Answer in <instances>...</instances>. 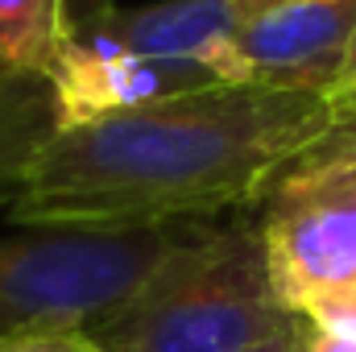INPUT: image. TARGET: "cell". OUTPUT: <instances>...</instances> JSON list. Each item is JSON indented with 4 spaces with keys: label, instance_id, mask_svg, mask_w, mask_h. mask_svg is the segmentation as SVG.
<instances>
[{
    "label": "cell",
    "instance_id": "obj_4",
    "mask_svg": "<svg viewBox=\"0 0 356 352\" xmlns=\"http://www.w3.org/2000/svg\"><path fill=\"white\" fill-rule=\"evenodd\" d=\"M286 311L336 286H356V133L344 120L269 182L253 207Z\"/></svg>",
    "mask_w": 356,
    "mask_h": 352
},
{
    "label": "cell",
    "instance_id": "obj_11",
    "mask_svg": "<svg viewBox=\"0 0 356 352\" xmlns=\"http://www.w3.org/2000/svg\"><path fill=\"white\" fill-rule=\"evenodd\" d=\"M116 8H120L116 0H63V17H67V29H71V33L99 25V21L112 17Z\"/></svg>",
    "mask_w": 356,
    "mask_h": 352
},
{
    "label": "cell",
    "instance_id": "obj_7",
    "mask_svg": "<svg viewBox=\"0 0 356 352\" xmlns=\"http://www.w3.org/2000/svg\"><path fill=\"white\" fill-rule=\"evenodd\" d=\"M54 88V108H58V129L83 125L95 116L137 108L149 99H162L170 91L207 88L195 75H182L175 67H158L149 58H137L95 33H71L54 71L46 75Z\"/></svg>",
    "mask_w": 356,
    "mask_h": 352
},
{
    "label": "cell",
    "instance_id": "obj_3",
    "mask_svg": "<svg viewBox=\"0 0 356 352\" xmlns=\"http://www.w3.org/2000/svg\"><path fill=\"white\" fill-rule=\"evenodd\" d=\"M166 228L50 232L0 228V340L91 332L166 253Z\"/></svg>",
    "mask_w": 356,
    "mask_h": 352
},
{
    "label": "cell",
    "instance_id": "obj_14",
    "mask_svg": "<svg viewBox=\"0 0 356 352\" xmlns=\"http://www.w3.org/2000/svg\"><path fill=\"white\" fill-rule=\"evenodd\" d=\"M302 332H307V319L298 315V319H294V323H290V328H286L282 336L266 340V344H261L257 352H298V349H302Z\"/></svg>",
    "mask_w": 356,
    "mask_h": 352
},
{
    "label": "cell",
    "instance_id": "obj_16",
    "mask_svg": "<svg viewBox=\"0 0 356 352\" xmlns=\"http://www.w3.org/2000/svg\"><path fill=\"white\" fill-rule=\"evenodd\" d=\"M273 4H282V0H236V13H241V21H249V17H257V13H266Z\"/></svg>",
    "mask_w": 356,
    "mask_h": 352
},
{
    "label": "cell",
    "instance_id": "obj_1",
    "mask_svg": "<svg viewBox=\"0 0 356 352\" xmlns=\"http://www.w3.org/2000/svg\"><path fill=\"white\" fill-rule=\"evenodd\" d=\"M327 91L207 83L58 129L8 228L141 232L253 211L269 182L344 125Z\"/></svg>",
    "mask_w": 356,
    "mask_h": 352
},
{
    "label": "cell",
    "instance_id": "obj_5",
    "mask_svg": "<svg viewBox=\"0 0 356 352\" xmlns=\"http://www.w3.org/2000/svg\"><path fill=\"white\" fill-rule=\"evenodd\" d=\"M356 42V0H282L241 21V83L332 91Z\"/></svg>",
    "mask_w": 356,
    "mask_h": 352
},
{
    "label": "cell",
    "instance_id": "obj_8",
    "mask_svg": "<svg viewBox=\"0 0 356 352\" xmlns=\"http://www.w3.org/2000/svg\"><path fill=\"white\" fill-rule=\"evenodd\" d=\"M58 133L54 88L46 75L0 71V207L8 211L25 186L29 162Z\"/></svg>",
    "mask_w": 356,
    "mask_h": 352
},
{
    "label": "cell",
    "instance_id": "obj_13",
    "mask_svg": "<svg viewBox=\"0 0 356 352\" xmlns=\"http://www.w3.org/2000/svg\"><path fill=\"white\" fill-rule=\"evenodd\" d=\"M50 352H112L104 349V344H95L88 332H71V336H50V340H42Z\"/></svg>",
    "mask_w": 356,
    "mask_h": 352
},
{
    "label": "cell",
    "instance_id": "obj_18",
    "mask_svg": "<svg viewBox=\"0 0 356 352\" xmlns=\"http://www.w3.org/2000/svg\"><path fill=\"white\" fill-rule=\"evenodd\" d=\"M348 125H353V133H356V116H353V120H348Z\"/></svg>",
    "mask_w": 356,
    "mask_h": 352
},
{
    "label": "cell",
    "instance_id": "obj_12",
    "mask_svg": "<svg viewBox=\"0 0 356 352\" xmlns=\"http://www.w3.org/2000/svg\"><path fill=\"white\" fill-rule=\"evenodd\" d=\"M340 108H344V116L353 120L356 116V42H353V50H348V58H344V71H340V79L332 83V91H327Z\"/></svg>",
    "mask_w": 356,
    "mask_h": 352
},
{
    "label": "cell",
    "instance_id": "obj_10",
    "mask_svg": "<svg viewBox=\"0 0 356 352\" xmlns=\"http://www.w3.org/2000/svg\"><path fill=\"white\" fill-rule=\"evenodd\" d=\"M298 315L315 332H323L332 340H344V344H356V286H336V290L311 294L298 307Z\"/></svg>",
    "mask_w": 356,
    "mask_h": 352
},
{
    "label": "cell",
    "instance_id": "obj_6",
    "mask_svg": "<svg viewBox=\"0 0 356 352\" xmlns=\"http://www.w3.org/2000/svg\"><path fill=\"white\" fill-rule=\"evenodd\" d=\"M236 29V0H154L137 8H116L112 17L79 33H95L137 58L175 67L203 83H241Z\"/></svg>",
    "mask_w": 356,
    "mask_h": 352
},
{
    "label": "cell",
    "instance_id": "obj_2",
    "mask_svg": "<svg viewBox=\"0 0 356 352\" xmlns=\"http://www.w3.org/2000/svg\"><path fill=\"white\" fill-rule=\"evenodd\" d=\"M298 315L269 273L253 211L170 224L145 282L88 336L112 352H257Z\"/></svg>",
    "mask_w": 356,
    "mask_h": 352
},
{
    "label": "cell",
    "instance_id": "obj_17",
    "mask_svg": "<svg viewBox=\"0 0 356 352\" xmlns=\"http://www.w3.org/2000/svg\"><path fill=\"white\" fill-rule=\"evenodd\" d=\"M0 352H50L42 340H0Z\"/></svg>",
    "mask_w": 356,
    "mask_h": 352
},
{
    "label": "cell",
    "instance_id": "obj_9",
    "mask_svg": "<svg viewBox=\"0 0 356 352\" xmlns=\"http://www.w3.org/2000/svg\"><path fill=\"white\" fill-rule=\"evenodd\" d=\"M67 38L63 0H0V71L50 75Z\"/></svg>",
    "mask_w": 356,
    "mask_h": 352
},
{
    "label": "cell",
    "instance_id": "obj_15",
    "mask_svg": "<svg viewBox=\"0 0 356 352\" xmlns=\"http://www.w3.org/2000/svg\"><path fill=\"white\" fill-rule=\"evenodd\" d=\"M298 352H356V344L332 340V336H323V332H315V328L307 323V332H302V349Z\"/></svg>",
    "mask_w": 356,
    "mask_h": 352
}]
</instances>
